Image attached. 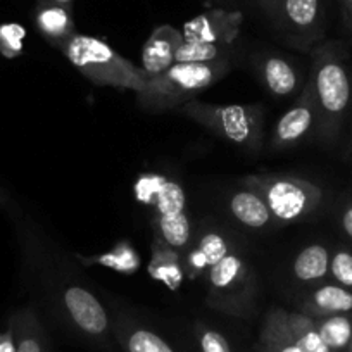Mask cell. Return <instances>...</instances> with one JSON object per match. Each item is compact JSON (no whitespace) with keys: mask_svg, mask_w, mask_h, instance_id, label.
Segmentation results:
<instances>
[{"mask_svg":"<svg viewBox=\"0 0 352 352\" xmlns=\"http://www.w3.org/2000/svg\"><path fill=\"white\" fill-rule=\"evenodd\" d=\"M309 80L318 107L316 133L323 144H333L347 120L352 102V78L347 67V47L324 42L314 49Z\"/></svg>","mask_w":352,"mask_h":352,"instance_id":"6da1fadb","label":"cell"},{"mask_svg":"<svg viewBox=\"0 0 352 352\" xmlns=\"http://www.w3.org/2000/svg\"><path fill=\"white\" fill-rule=\"evenodd\" d=\"M230 69V59L208 64L175 63L164 73L147 78L145 88L137 94L138 104L155 113L180 107L218 83Z\"/></svg>","mask_w":352,"mask_h":352,"instance_id":"3957f363","label":"cell"},{"mask_svg":"<svg viewBox=\"0 0 352 352\" xmlns=\"http://www.w3.org/2000/svg\"><path fill=\"white\" fill-rule=\"evenodd\" d=\"M63 302L74 327L92 338H102L109 331V316L100 300L80 285L64 290Z\"/></svg>","mask_w":352,"mask_h":352,"instance_id":"8fae6325","label":"cell"},{"mask_svg":"<svg viewBox=\"0 0 352 352\" xmlns=\"http://www.w3.org/2000/svg\"><path fill=\"white\" fill-rule=\"evenodd\" d=\"M25 30L19 25L0 26V54L6 57H16L23 49Z\"/></svg>","mask_w":352,"mask_h":352,"instance_id":"f1b7e54d","label":"cell"},{"mask_svg":"<svg viewBox=\"0 0 352 352\" xmlns=\"http://www.w3.org/2000/svg\"><path fill=\"white\" fill-rule=\"evenodd\" d=\"M324 21L323 0H280L273 25L287 42L300 49H311L323 38Z\"/></svg>","mask_w":352,"mask_h":352,"instance_id":"ba28073f","label":"cell"},{"mask_svg":"<svg viewBox=\"0 0 352 352\" xmlns=\"http://www.w3.org/2000/svg\"><path fill=\"white\" fill-rule=\"evenodd\" d=\"M208 304L236 318H249L256 302V275L236 247L208 270Z\"/></svg>","mask_w":352,"mask_h":352,"instance_id":"52a82bcc","label":"cell"},{"mask_svg":"<svg viewBox=\"0 0 352 352\" xmlns=\"http://www.w3.org/2000/svg\"><path fill=\"white\" fill-rule=\"evenodd\" d=\"M264 199L278 225H290L313 214L323 201V190L313 182L292 175H250L243 178Z\"/></svg>","mask_w":352,"mask_h":352,"instance_id":"8992f818","label":"cell"},{"mask_svg":"<svg viewBox=\"0 0 352 352\" xmlns=\"http://www.w3.org/2000/svg\"><path fill=\"white\" fill-rule=\"evenodd\" d=\"M233 243L228 236L223 235L218 230H206L195 240L194 247L185 250L184 256V270L188 278L195 280L197 276L208 273L212 264L226 256L233 249Z\"/></svg>","mask_w":352,"mask_h":352,"instance_id":"4fadbf2b","label":"cell"},{"mask_svg":"<svg viewBox=\"0 0 352 352\" xmlns=\"http://www.w3.org/2000/svg\"><path fill=\"white\" fill-rule=\"evenodd\" d=\"M81 263L87 264V266H92V264H100V266H106V268L116 270L121 273H133L137 272L140 259H138V254L135 252L133 247H130V243H118L111 252L99 254V256L92 257H80Z\"/></svg>","mask_w":352,"mask_h":352,"instance_id":"484cf974","label":"cell"},{"mask_svg":"<svg viewBox=\"0 0 352 352\" xmlns=\"http://www.w3.org/2000/svg\"><path fill=\"white\" fill-rule=\"evenodd\" d=\"M331 250L323 243H311L294 259L292 272L300 283H323L330 276Z\"/></svg>","mask_w":352,"mask_h":352,"instance_id":"ffe728a7","label":"cell"},{"mask_svg":"<svg viewBox=\"0 0 352 352\" xmlns=\"http://www.w3.org/2000/svg\"><path fill=\"white\" fill-rule=\"evenodd\" d=\"M195 342H197L199 352H235L228 338L209 324H195Z\"/></svg>","mask_w":352,"mask_h":352,"instance_id":"4316f807","label":"cell"},{"mask_svg":"<svg viewBox=\"0 0 352 352\" xmlns=\"http://www.w3.org/2000/svg\"><path fill=\"white\" fill-rule=\"evenodd\" d=\"M148 275L157 280V282L164 283L171 290L180 289L185 276L182 254L166 242H162L157 236L152 243V259L151 264H148Z\"/></svg>","mask_w":352,"mask_h":352,"instance_id":"ac0fdd59","label":"cell"},{"mask_svg":"<svg viewBox=\"0 0 352 352\" xmlns=\"http://www.w3.org/2000/svg\"><path fill=\"white\" fill-rule=\"evenodd\" d=\"M116 335L124 352H182L157 331L133 321L118 323Z\"/></svg>","mask_w":352,"mask_h":352,"instance_id":"d6986e66","label":"cell"},{"mask_svg":"<svg viewBox=\"0 0 352 352\" xmlns=\"http://www.w3.org/2000/svg\"><path fill=\"white\" fill-rule=\"evenodd\" d=\"M261 352H300L287 324V311L272 309L261 330Z\"/></svg>","mask_w":352,"mask_h":352,"instance_id":"7402d4cb","label":"cell"},{"mask_svg":"<svg viewBox=\"0 0 352 352\" xmlns=\"http://www.w3.org/2000/svg\"><path fill=\"white\" fill-rule=\"evenodd\" d=\"M330 276L335 283L352 290V250L345 247L331 250Z\"/></svg>","mask_w":352,"mask_h":352,"instance_id":"83f0119b","label":"cell"},{"mask_svg":"<svg viewBox=\"0 0 352 352\" xmlns=\"http://www.w3.org/2000/svg\"><path fill=\"white\" fill-rule=\"evenodd\" d=\"M300 313L313 318V320L352 313V290L345 289L335 282L320 283L304 299Z\"/></svg>","mask_w":352,"mask_h":352,"instance_id":"5bb4252c","label":"cell"},{"mask_svg":"<svg viewBox=\"0 0 352 352\" xmlns=\"http://www.w3.org/2000/svg\"><path fill=\"white\" fill-rule=\"evenodd\" d=\"M232 45H221V43L208 42H185L176 52V63L190 64H208L218 63V60L230 59Z\"/></svg>","mask_w":352,"mask_h":352,"instance_id":"d4e9b609","label":"cell"},{"mask_svg":"<svg viewBox=\"0 0 352 352\" xmlns=\"http://www.w3.org/2000/svg\"><path fill=\"white\" fill-rule=\"evenodd\" d=\"M180 111L230 144L249 151H259L263 145L264 111L261 104L214 106L194 99L180 106Z\"/></svg>","mask_w":352,"mask_h":352,"instance_id":"5b68a950","label":"cell"},{"mask_svg":"<svg viewBox=\"0 0 352 352\" xmlns=\"http://www.w3.org/2000/svg\"><path fill=\"white\" fill-rule=\"evenodd\" d=\"M349 349H352V344H351V347H349Z\"/></svg>","mask_w":352,"mask_h":352,"instance_id":"d590c367","label":"cell"},{"mask_svg":"<svg viewBox=\"0 0 352 352\" xmlns=\"http://www.w3.org/2000/svg\"><path fill=\"white\" fill-rule=\"evenodd\" d=\"M259 74L266 90L275 97H290L302 87V74L285 57H263L259 63Z\"/></svg>","mask_w":352,"mask_h":352,"instance_id":"2e32d148","label":"cell"},{"mask_svg":"<svg viewBox=\"0 0 352 352\" xmlns=\"http://www.w3.org/2000/svg\"><path fill=\"white\" fill-rule=\"evenodd\" d=\"M60 50L64 57L94 85L133 90L138 94L147 83L148 76L140 66H135L131 60L96 36L74 33Z\"/></svg>","mask_w":352,"mask_h":352,"instance_id":"7a4b0ae2","label":"cell"},{"mask_svg":"<svg viewBox=\"0 0 352 352\" xmlns=\"http://www.w3.org/2000/svg\"><path fill=\"white\" fill-rule=\"evenodd\" d=\"M184 43L182 30H176L171 25H161L151 33L147 42L142 49V69L147 76L168 71L176 63V52Z\"/></svg>","mask_w":352,"mask_h":352,"instance_id":"7c38bea8","label":"cell"},{"mask_svg":"<svg viewBox=\"0 0 352 352\" xmlns=\"http://www.w3.org/2000/svg\"><path fill=\"white\" fill-rule=\"evenodd\" d=\"M338 6H340L342 25L345 32L352 35V0H338Z\"/></svg>","mask_w":352,"mask_h":352,"instance_id":"f546056e","label":"cell"},{"mask_svg":"<svg viewBox=\"0 0 352 352\" xmlns=\"http://www.w3.org/2000/svg\"><path fill=\"white\" fill-rule=\"evenodd\" d=\"M243 14L228 9H209L187 21L182 30L185 42H208L233 45L242 30Z\"/></svg>","mask_w":352,"mask_h":352,"instance_id":"30bf717a","label":"cell"},{"mask_svg":"<svg viewBox=\"0 0 352 352\" xmlns=\"http://www.w3.org/2000/svg\"><path fill=\"white\" fill-rule=\"evenodd\" d=\"M318 331L331 352H347L352 344V313L314 320Z\"/></svg>","mask_w":352,"mask_h":352,"instance_id":"603a6c76","label":"cell"},{"mask_svg":"<svg viewBox=\"0 0 352 352\" xmlns=\"http://www.w3.org/2000/svg\"><path fill=\"white\" fill-rule=\"evenodd\" d=\"M135 190L142 202L154 208L155 236L184 254L192 242V223L182 185L157 175H145L135 185Z\"/></svg>","mask_w":352,"mask_h":352,"instance_id":"277c9868","label":"cell"},{"mask_svg":"<svg viewBox=\"0 0 352 352\" xmlns=\"http://www.w3.org/2000/svg\"><path fill=\"white\" fill-rule=\"evenodd\" d=\"M340 226H342V232L347 235V239L352 242V202L351 204L344 206L340 212Z\"/></svg>","mask_w":352,"mask_h":352,"instance_id":"4dcf8cb0","label":"cell"},{"mask_svg":"<svg viewBox=\"0 0 352 352\" xmlns=\"http://www.w3.org/2000/svg\"><path fill=\"white\" fill-rule=\"evenodd\" d=\"M228 209L233 218L245 228L266 230L276 223L264 199L250 188L235 192L230 197Z\"/></svg>","mask_w":352,"mask_h":352,"instance_id":"e0dca14e","label":"cell"},{"mask_svg":"<svg viewBox=\"0 0 352 352\" xmlns=\"http://www.w3.org/2000/svg\"><path fill=\"white\" fill-rule=\"evenodd\" d=\"M347 352H352V349H349V351Z\"/></svg>","mask_w":352,"mask_h":352,"instance_id":"e575fe53","label":"cell"},{"mask_svg":"<svg viewBox=\"0 0 352 352\" xmlns=\"http://www.w3.org/2000/svg\"><path fill=\"white\" fill-rule=\"evenodd\" d=\"M16 340V352H49L47 333L32 309H21L9 320Z\"/></svg>","mask_w":352,"mask_h":352,"instance_id":"44dd1931","label":"cell"},{"mask_svg":"<svg viewBox=\"0 0 352 352\" xmlns=\"http://www.w3.org/2000/svg\"><path fill=\"white\" fill-rule=\"evenodd\" d=\"M35 25L40 35L57 49H63L64 43L76 33L74 30L73 11L57 6L49 0H38L35 9Z\"/></svg>","mask_w":352,"mask_h":352,"instance_id":"9a60e30c","label":"cell"},{"mask_svg":"<svg viewBox=\"0 0 352 352\" xmlns=\"http://www.w3.org/2000/svg\"><path fill=\"white\" fill-rule=\"evenodd\" d=\"M0 352H16V340L11 327L0 333Z\"/></svg>","mask_w":352,"mask_h":352,"instance_id":"d6a6232c","label":"cell"},{"mask_svg":"<svg viewBox=\"0 0 352 352\" xmlns=\"http://www.w3.org/2000/svg\"><path fill=\"white\" fill-rule=\"evenodd\" d=\"M318 124V107L314 99L313 81L307 78L300 90L299 99L292 107L283 114L276 123L272 133V148L282 151V148L294 147L300 140L307 137Z\"/></svg>","mask_w":352,"mask_h":352,"instance_id":"9c48e42d","label":"cell"},{"mask_svg":"<svg viewBox=\"0 0 352 352\" xmlns=\"http://www.w3.org/2000/svg\"><path fill=\"white\" fill-rule=\"evenodd\" d=\"M287 324L292 333L294 342L300 352H331L321 338L313 318L304 313H289L287 311Z\"/></svg>","mask_w":352,"mask_h":352,"instance_id":"cb8c5ba5","label":"cell"},{"mask_svg":"<svg viewBox=\"0 0 352 352\" xmlns=\"http://www.w3.org/2000/svg\"><path fill=\"white\" fill-rule=\"evenodd\" d=\"M49 2H54V4L63 6V8H66V9H69V11H73V0H49Z\"/></svg>","mask_w":352,"mask_h":352,"instance_id":"836d02e7","label":"cell"},{"mask_svg":"<svg viewBox=\"0 0 352 352\" xmlns=\"http://www.w3.org/2000/svg\"><path fill=\"white\" fill-rule=\"evenodd\" d=\"M257 6L261 8V11L264 12V16L270 19V21H275L276 12H278V4L280 0H256Z\"/></svg>","mask_w":352,"mask_h":352,"instance_id":"1f68e13d","label":"cell"}]
</instances>
